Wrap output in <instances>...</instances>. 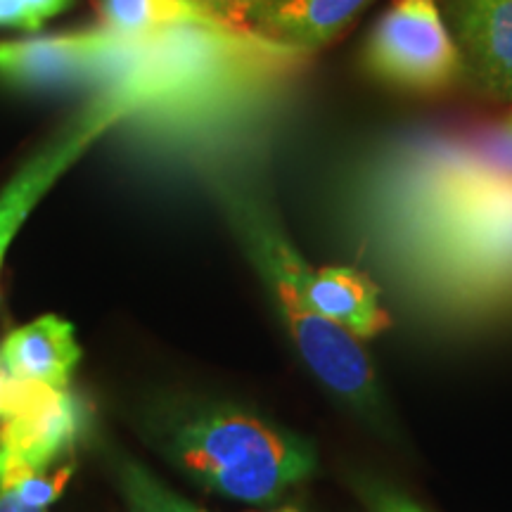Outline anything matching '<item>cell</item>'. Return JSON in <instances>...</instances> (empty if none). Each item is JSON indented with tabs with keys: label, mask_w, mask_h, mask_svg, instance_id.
I'll return each instance as SVG.
<instances>
[{
	"label": "cell",
	"mask_w": 512,
	"mask_h": 512,
	"mask_svg": "<svg viewBox=\"0 0 512 512\" xmlns=\"http://www.w3.org/2000/svg\"><path fill=\"white\" fill-rule=\"evenodd\" d=\"M437 195L408 200L403 240L411 266L465 299L512 287V178L498 169L432 181ZM413 271V273H418ZM453 290L451 297H456Z\"/></svg>",
	"instance_id": "cell-1"
},
{
	"label": "cell",
	"mask_w": 512,
	"mask_h": 512,
	"mask_svg": "<svg viewBox=\"0 0 512 512\" xmlns=\"http://www.w3.org/2000/svg\"><path fill=\"white\" fill-rule=\"evenodd\" d=\"M223 214L242 252L271 292L275 309L283 318L306 368L337 399L382 430L387 415L373 373V363L361 347V339L349 330L318 316L297 285V261L302 254L285 235L283 226L259 197L221 181L216 185Z\"/></svg>",
	"instance_id": "cell-2"
},
{
	"label": "cell",
	"mask_w": 512,
	"mask_h": 512,
	"mask_svg": "<svg viewBox=\"0 0 512 512\" xmlns=\"http://www.w3.org/2000/svg\"><path fill=\"white\" fill-rule=\"evenodd\" d=\"M166 456L204 489L228 501L278 503L316 472V448L299 434L233 406H197L164 437Z\"/></svg>",
	"instance_id": "cell-3"
},
{
	"label": "cell",
	"mask_w": 512,
	"mask_h": 512,
	"mask_svg": "<svg viewBox=\"0 0 512 512\" xmlns=\"http://www.w3.org/2000/svg\"><path fill=\"white\" fill-rule=\"evenodd\" d=\"M363 67L408 93L448 91L467 74L439 0H392L366 38Z\"/></svg>",
	"instance_id": "cell-4"
},
{
	"label": "cell",
	"mask_w": 512,
	"mask_h": 512,
	"mask_svg": "<svg viewBox=\"0 0 512 512\" xmlns=\"http://www.w3.org/2000/svg\"><path fill=\"white\" fill-rule=\"evenodd\" d=\"M136 36L119 34L105 24L50 36L0 41V83L15 91L93 93L119 86L131 62Z\"/></svg>",
	"instance_id": "cell-5"
},
{
	"label": "cell",
	"mask_w": 512,
	"mask_h": 512,
	"mask_svg": "<svg viewBox=\"0 0 512 512\" xmlns=\"http://www.w3.org/2000/svg\"><path fill=\"white\" fill-rule=\"evenodd\" d=\"M138 110V98L124 86L93 93V98L64 121L48 143L19 166L15 176L0 188V268L19 228L27 223L29 214L48 190L86 155L88 147L98 143L114 126L136 117Z\"/></svg>",
	"instance_id": "cell-6"
},
{
	"label": "cell",
	"mask_w": 512,
	"mask_h": 512,
	"mask_svg": "<svg viewBox=\"0 0 512 512\" xmlns=\"http://www.w3.org/2000/svg\"><path fill=\"white\" fill-rule=\"evenodd\" d=\"M467 72L486 93L512 102V0H439Z\"/></svg>",
	"instance_id": "cell-7"
},
{
	"label": "cell",
	"mask_w": 512,
	"mask_h": 512,
	"mask_svg": "<svg viewBox=\"0 0 512 512\" xmlns=\"http://www.w3.org/2000/svg\"><path fill=\"white\" fill-rule=\"evenodd\" d=\"M294 275L311 309L354 337L373 339L389 328V316L380 304V287L363 271L349 266L311 268L299 259Z\"/></svg>",
	"instance_id": "cell-8"
},
{
	"label": "cell",
	"mask_w": 512,
	"mask_h": 512,
	"mask_svg": "<svg viewBox=\"0 0 512 512\" xmlns=\"http://www.w3.org/2000/svg\"><path fill=\"white\" fill-rule=\"evenodd\" d=\"M79 427V403L67 389H53L31 411L0 420V453L53 470L72 460Z\"/></svg>",
	"instance_id": "cell-9"
},
{
	"label": "cell",
	"mask_w": 512,
	"mask_h": 512,
	"mask_svg": "<svg viewBox=\"0 0 512 512\" xmlns=\"http://www.w3.org/2000/svg\"><path fill=\"white\" fill-rule=\"evenodd\" d=\"M0 358L5 370L17 380L67 389L81 361V347L69 320L41 316L3 339Z\"/></svg>",
	"instance_id": "cell-10"
},
{
	"label": "cell",
	"mask_w": 512,
	"mask_h": 512,
	"mask_svg": "<svg viewBox=\"0 0 512 512\" xmlns=\"http://www.w3.org/2000/svg\"><path fill=\"white\" fill-rule=\"evenodd\" d=\"M373 0H273L247 29L268 41L313 55L330 46Z\"/></svg>",
	"instance_id": "cell-11"
},
{
	"label": "cell",
	"mask_w": 512,
	"mask_h": 512,
	"mask_svg": "<svg viewBox=\"0 0 512 512\" xmlns=\"http://www.w3.org/2000/svg\"><path fill=\"white\" fill-rule=\"evenodd\" d=\"M105 27L128 36H147L176 27H216L228 24L192 0H98Z\"/></svg>",
	"instance_id": "cell-12"
},
{
	"label": "cell",
	"mask_w": 512,
	"mask_h": 512,
	"mask_svg": "<svg viewBox=\"0 0 512 512\" xmlns=\"http://www.w3.org/2000/svg\"><path fill=\"white\" fill-rule=\"evenodd\" d=\"M72 472V463L46 470L0 453V512H50Z\"/></svg>",
	"instance_id": "cell-13"
},
{
	"label": "cell",
	"mask_w": 512,
	"mask_h": 512,
	"mask_svg": "<svg viewBox=\"0 0 512 512\" xmlns=\"http://www.w3.org/2000/svg\"><path fill=\"white\" fill-rule=\"evenodd\" d=\"M117 479L128 512H207L166 486L155 472L136 460H124Z\"/></svg>",
	"instance_id": "cell-14"
},
{
	"label": "cell",
	"mask_w": 512,
	"mask_h": 512,
	"mask_svg": "<svg viewBox=\"0 0 512 512\" xmlns=\"http://www.w3.org/2000/svg\"><path fill=\"white\" fill-rule=\"evenodd\" d=\"M354 486L368 512H427L411 496L403 494L401 489H396L392 484L382 482V479L356 477Z\"/></svg>",
	"instance_id": "cell-15"
},
{
	"label": "cell",
	"mask_w": 512,
	"mask_h": 512,
	"mask_svg": "<svg viewBox=\"0 0 512 512\" xmlns=\"http://www.w3.org/2000/svg\"><path fill=\"white\" fill-rule=\"evenodd\" d=\"M197 3L200 8L209 10L211 15H216L223 22L233 24V27H249L256 12H261L273 0H192Z\"/></svg>",
	"instance_id": "cell-16"
},
{
	"label": "cell",
	"mask_w": 512,
	"mask_h": 512,
	"mask_svg": "<svg viewBox=\"0 0 512 512\" xmlns=\"http://www.w3.org/2000/svg\"><path fill=\"white\" fill-rule=\"evenodd\" d=\"M41 22L22 0H0V29H38Z\"/></svg>",
	"instance_id": "cell-17"
},
{
	"label": "cell",
	"mask_w": 512,
	"mask_h": 512,
	"mask_svg": "<svg viewBox=\"0 0 512 512\" xmlns=\"http://www.w3.org/2000/svg\"><path fill=\"white\" fill-rule=\"evenodd\" d=\"M24 5L31 10V15H34L38 22H46V19L60 15L62 10L69 8V3L72 0H22Z\"/></svg>",
	"instance_id": "cell-18"
},
{
	"label": "cell",
	"mask_w": 512,
	"mask_h": 512,
	"mask_svg": "<svg viewBox=\"0 0 512 512\" xmlns=\"http://www.w3.org/2000/svg\"><path fill=\"white\" fill-rule=\"evenodd\" d=\"M10 382H12V375L5 370L3 358H0V411H3V403H5V396H8Z\"/></svg>",
	"instance_id": "cell-19"
},
{
	"label": "cell",
	"mask_w": 512,
	"mask_h": 512,
	"mask_svg": "<svg viewBox=\"0 0 512 512\" xmlns=\"http://www.w3.org/2000/svg\"><path fill=\"white\" fill-rule=\"evenodd\" d=\"M278 512H302V510H297V508H280Z\"/></svg>",
	"instance_id": "cell-20"
}]
</instances>
